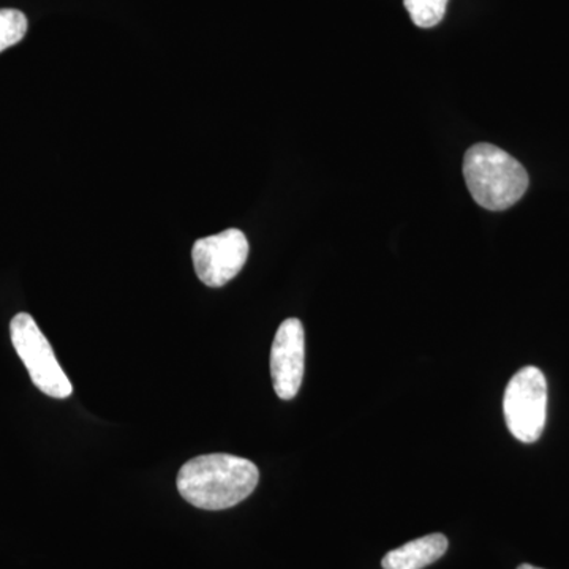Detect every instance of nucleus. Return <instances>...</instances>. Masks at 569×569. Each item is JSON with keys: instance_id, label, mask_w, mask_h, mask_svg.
Masks as SVG:
<instances>
[{"instance_id": "nucleus-7", "label": "nucleus", "mask_w": 569, "mask_h": 569, "mask_svg": "<svg viewBox=\"0 0 569 569\" xmlns=\"http://www.w3.org/2000/svg\"><path fill=\"white\" fill-rule=\"evenodd\" d=\"M448 538L441 533L426 535L400 546L381 560L383 569H425L447 553Z\"/></svg>"}, {"instance_id": "nucleus-9", "label": "nucleus", "mask_w": 569, "mask_h": 569, "mask_svg": "<svg viewBox=\"0 0 569 569\" xmlns=\"http://www.w3.org/2000/svg\"><path fill=\"white\" fill-rule=\"evenodd\" d=\"M28 18L20 10L0 9V52L20 43L28 32Z\"/></svg>"}, {"instance_id": "nucleus-4", "label": "nucleus", "mask_w": 569, "mask_h": 569, "mask_svg": "<svg viewBox=\"0 0 569 569\" xmlns=\"http://www.w3.org/2000/svg\"><path fill=\"white\" fill-rule=\"evenodd\" d=\"M11 343L24 362L32 383L44 395L67 399L73 392L69 377L56 359L54 350L29 313H18L10 323Z\"/></svg>"}, {"instance_id": "nucleus-5", "label": "nucleus", "mask_w": 569, "mask_h": 569, "mask_svg": "<svg viewBox=\"0 0 569 569\" xmlns=\"http://www.w3.org/2000/svg\"><path fill=\"white\" fill-rule=\"evenodd\" d=\"M247 257L249 241L236 228L198 239L192 250L194 272L201 282L211 288L223 287L233 280L244 268Z\"/></svg>"}, {"instance_id": "nucleus-8", "label": "nucleus", "mask_w": 569, "mask_h": 569, "mask_svg": "<svg viewBox=\"0 0 569 569\" xmlns=\"http://www.w3.org/2000/svg\"><path fill=\"white\" fill-rule=\"evenodd\" d=\"M403 6L415 26L429 29L443 20L448 0H403Z\"/></svg>"}, {"instance_id": "nucleus-2", "label": "nucleus", "mask_w": 569, "mask_h": 569, "mask_svg": "<svg viewBox=\"0 0 569 569\" xmlns=\"http://www.w3.org/2000/svg\"><path fill=\"white\" fill-rule=\"evenodd\" d=\"M468 192L488 211H507L529 189V173L503 149L488 142L471 146L463 157Z\"/></svg>"}, {"instance_id": "nucleus-3", "label": "nucleus", "mask_w": 569, "mask_h": 569, "mask_svg": "<svg viewBox=\"0 0 569 569\" xmlns=\"http://www.w3.org/2000/svg\"><path fill=\"white\" fill-rule=\"evenodd\" d=\"M503 413L516 440L535 443L542 436L548 417V381L538 367H523L509 380Z\"/></svg>"}, {"instance_id": "nucleus-10", "label": "nucleus", "mask_w": 569, "mask_h": 569, "mask_svg": "<svg viewBox=\"0 0 569 569\" xmlns=\"http://www.w3.org/2000/svg\"><path fill=\"white\" fill-rule=\"evenodd\" d=\"M518 569H541V568H537V567H531V565H520V567Z\"/></svg>"}, {"instance_id": "nucleus-6", "label": "nucleus", "mask_w": 569, "mask_h": 569, "mask_svg": "<svg viewBox=\"0 0 569 569\" xmlns=\"http://www.w3.org/2000/svg\"><path fill=\"white\" fill-rule=\"evenodd\" d=\"M306 335L298 318H288L277 329L271 348V377L276 395L295 399L305 378Z\"/></svg>"}, {"instance_id": "nucleus-1", "label": "nucleus", "mask_w": 569, "mask_h": 569, "mask_svg": "<svg viewBox=\"0 0 569 569\" xmlns=\"http://www.w3.org/2000/svg\"><path fill=\"white\" fill-rule=\"evenodd\" d=\"M260 471L250 460L231 455L198 456L183 463L178 489L194 508L222 511L252 496Z\"/></svg>"}]
</instances>
